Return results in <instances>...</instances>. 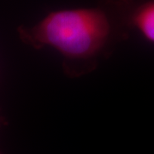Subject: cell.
<instances>
[{"instance_id":"obj_4","label":"cell","mask_w":154,"mask_h":154,"mask_svg":"<svg viewBox=\"0 0 154 154\" xmlns=\"http://www.w3.org/2000/svg\"><path fill=\"white\" fill-rule=\"evenodd\" d=\"M0 154H1V152H0Z\"/></svg>"},{"instance_id":"obj_2","label":"cell","mask_w":154,"mask_h":154,"mask_svg":"<svg viewBox=\"0 0 154 154\" xmlns=\"http://www.w3.org/2000/svg\"><path fill=\"white\" fill-rule=\"evenodd\" d=\"M130 25L132 30L136 29L146 41L154 44V0H134Z\"/></svg>"},{"instance_id":"obj_3","label":"cell","mask_w":154,"mask_h":154,"mask_svg":"<svg viewBox=\"0 0 154 154\" xmlns=\"http://www.w3.org/2000/svg\"><path fill=\"white\" fill-rule=\"evenodd\" d=\"M5 124H6L5 119V117L1 115V112H0V128L3 125H5Z\"/></svg>"},{"instance_id":"obj_1","label":"cell","mask_w":154,"mask_h":154,"mask_svg":"<svg viewBox=\"0 0 154 154\" xmlns=\"http://www.w3.org/2000/svg\"><path fill=\"white\" fill-rule=\"evenodd\" d=\"M134 0H99L88 8L51 11L32 27L17 28L24 44L39 50L50 46L63 58L68 76L91 73L113 53L132 31Z\"/></svg>"}]
</instances>
